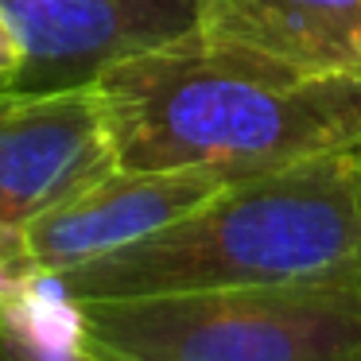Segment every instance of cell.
I'll list each match as a JSON object with an SVG mask.
<instances>
[{
    "label": "cell",
    "mask_w": 361,
    "mask_h": 361,
    "mask_svg": "<svg viewBox=\"0 0 361 361\" xmlns=\"http://www.w3.org/2000/svg\"><path fill=\"white\" fill-rule=\"evenodd\" d=\"M229 187L221 175L210 171H125L82 187L66 202L51 206L47 214L27 226L32 252L47 272H74L82 264L121 252L144 237L159 233L179 221L206 198Z\"/></svg>",
    "instance_id": "6"
},
{
    "label": "cell",
    "mask_w": 361,
    "mask_h": 361,
    "mask_svg": "<svg viewBox=\"0 0 361 361\" xmlns=\"http://www.w3.org/2000/svg\"><path fill=\"white\" fill-rule=\"evenodd\" d=\"M82 303L94 342L133 361H361V280Z\"/></svg>",
    "instance_id": "3"
},
{
    "label": "cell",
    "mask_w": 361,
    "mask_h": 361,
    "mask_svg": "<svg viewBox=\"0 0 361 361\" xmlns=\"http://www.w3.org/2000/svg\"><path fill=\"white\" fill-rule=\"evenodd\" d=\"M202 35L307 71L361 74V0H202Z\"/></svg>",
    "instance_id": "7"
},
{
    "label": "cell",
    "mask_w": 361,
    "mask_h": 361,
    "mask_svg": "<svg viewBox=\"0 0 361 361\" xmlns=\"http://www.w3.org/2000/svg\"><path fill=\"white\" fill-rule=\"evenodd\" d=\"M4 94H8V90H4V82H0V97H4Z\"/></svg>",
    "instance_id": "10"
},
{
    "label": "cell",
    "mask_w": 361,
    "mask_h": 361,
    "mask_svg": "<svg viewBox=\"0 0 361 361\" xmlns=\"http://www.w3.org/2000/svg\"><path fill=\"white\" fill-rule=\"evenodd\" d=\"M94 90L125 171L237 183L361 152V74L307 71L202 32L109 66Z\"/></svg>",
    "instance_id": "1"
},
{
    "label": "cell",
    "mask_w": 361,
    "mask_h": 361,
    "mask_svg": "<svg viewBox=\"0 0 361 361\" xmlns=\"http://www.w3.org/2000/svg\"><path fill=\"white\" fill-rule=\"evenodd\" d=\"M71 361H133V357H121V353H113V350H105L102 342H90L82 353H74Z\"/></svg>",
    "instance_id": "9"
},
{
    "label": "cell",
    "mask_w": 361,
    "mask_h": 361,
    "mask_svg": "<svg viewBox=\"0 0 361 361\" xmlns=\"http://www.w3.org/2000/svg\"><path fill=\"white\" fill-rule=\"evenodd\" d=\"M20 66H24V43H20L16 27H12L8 12L0 8V82H8Z\"/></svg>",
    "instance_id": "8"
},
{
    "label": "cell",
    "mask_w": 361,
    "mask_h": 361,
    "mask_svg": "<svg viewBox=\"0 0 361 361\" xmlns=\"http://www.w3.org/2000/svg\"><path fill=\"white\" fill-rule=\"evenodd\" d=\"M0 361H4V357H0Z\"/></svg>",
    "instance_id": "11"
},
{
    "label": "cell",
    "mask_w": 361,
    "mask_h": 361,
    "mask_svg": "<svg viewBox=\"0 0 361 361\" xmlns=\"http://www.w3.org/2000/svg\"><path fill=\"white\" fill-rule=\"evenodd\" d=\"M63 280L78 299L361 280V152L237 179Z\"/></svg>",
    "instance_id": "2"
},
{
    "label": "cell",
    "mask_w": 361,
    "mask_h": 361,
    "mask_svg": "<svg viewBox=\"0 0 361 361\" xmlns=\"http://www.w3.org/2000/svg\"><path fill=\"white\" fill-rule=\"evenodd\" d=\"M113 171L117 152L94 86L0 97V226H32Z\"/></svg>",
    "instance_id": "5"
},
{
    "label": "cell",
    "mask_w": 361,
    "mask_h": 361,
    "mask_svg": "<svg viewBox=\"0 0 361 361\" xmlns=\"http://www.w3.org/2000/svg\"><path fill=\"white\" fill-rule=\"evenodd\" d=\"M24 66L8 94H59L94 86L109 66L202 32V0H0Z\"/></svg>",
    "instance_id": "4"
}]
</instances>
